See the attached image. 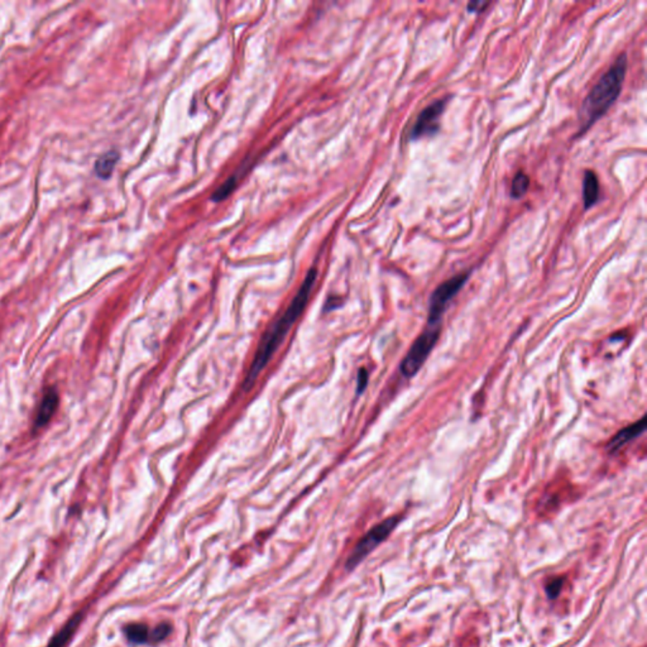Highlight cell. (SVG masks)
Segmentation results:
<instances>
[{"label": "cell", "mask_w": 647, "mask_h": 647, "mask_svg": "<svg viewBox=\"0 0 647 647\" xmlns=\"http://www.w3.org/2000/svg\"><path fill=\"white\" fill-rule=\"evenodd\" d=\"M171 631H172V627H171L170 623L164 622L158 625L156 629L151 631L150 642L158 643V642L164 641V639L170 635Z\"/></svg>", "instance_id": "obj_16"}, {"label": "cell", "mask_w": 647, "mask_h": 647, "mask_svg": "<svg viewBox=\"0 0 647 647\" xmlns=\"http://www.w3.org/2000/svg\"><path fill=\"white\" fill-rule=\"evenodd\" d=\"M566 583V578L563 577H556V578L550 579L545 585V592L549 599H556L559 597L560 593L563 591V587Z\"/></svg>", "instance_id": "obj_14"}, {"label": "cell", "mask_w": 647, "mask_h": 647, "mask_svg": "<svg viewBox=\"0 0 647 647\" xmlns=\"http://www.w3.org/2000/svg\"><path fill=\"white\" fill-rule=\"evenodd\" d=\"M645 430H646V416H643L641 420L634 422L627 428H623L621 431H618L606 446L607 452L615 454L621 447L627 445L632 440H635L636 438H639L640 435L645 433Z\"/></svg>", "instance_id": "obj_7"}, {"label": "cell", "mask_w": 647, "mask_h": 647, "mask_svg": "<svg viewBox=\"0 0 647 647\" xmlns=\"http://www.w3.org/2000/svg\"><path fill=\"white\" fill-rule=\"evenodd\" d=\"M120 155L117 151H109L100 157L96 159L95 162V174L96 176L100 177L103 180H107L112 176L115 166L119 161Z\"/></svg>", "instance_id": "obj_11"}, {"label": "cell", "mask_w": 647, "mask_h": 647, "mask_svg": "<svg viewBox=\"0 0 647 647\" xmlns=\"http://www.w3.org/2000/svg\"><path fill=\"white\" fill-rule=\"evenodd\" d=\"M403 516H392L371 528L353 549L352 554L346 560V569L353 570L354 568H357L359 563H362L376 547H379L392 534V531L398 526Z\"/></svg>", "instance_id": "obj_3"}, {"label": "cell", "mask_w": 647, "mask_h": 647, "mask_svg": "<svg viewBox=\"0 0 647 647\" xmlns=\"http://www.w3.org/2000/svg\"><path fill=\"white\" fill-rule=\"evenodd\" d=\"M58 405V396L53 390H50L44 395V400L41 401L39 409H38L37 417H36V425L38 428H42L47 422L50 421L51 417L55 414Z\"/></svg>", "instance_id": "obj_9"}, {"label": "cell", "mask_w": 647, "mask_h": 647, "mask_svg": "<svg viewBox=\"0 0 647 647\" xmlns=\"http://www.w3.org/2000/svg\"><path fill=\"white\" fill-rule=\"evenodd\" d=\"M368 372L365 368H362L360 371L358 372V386H357V393H362L363 391L365 390L367 384H368Z\"/></svg>", "instance_id": "obj_18"}, {"label": "cell", "mask_w": 647, "mask_h": 647, "mask_svg": "<svg viewBox=\"0 0 647 647\" xmlns=\"http://www.w3.org/2000/svg\"><path fill=\"white\" fill-rule=\"evenodd\" d=\"M599 181L598 177L593 171H585L584 177H583V202H584V209L593 208L598 200H599Z\"/></svg>", "instance_id": "obj_8"}, {"label": "cell", "mask_w": 647, "mask_h": 647, "mask_svg": "<svg viewBox=\"0 0 647 647\" xmlns=\"http://www.w3.org/2000/svg\"><path fill=\"white\" fill-rule=\"evenodd\" d=\"M469 276H471V272L459 273L433 289V294L430 296V301H429V327H440V321H441L443 314L445 313L447 305L452 302L455 296L458 295L459 291L463 289Z\"/></svg>", "instance_id": "obj_5"}, {"label": "cell", "mask_w": 647, "mask_h": 647, "mask_svg": "<svg viewBox=\"0 0 647 647\" xmlns=\"http://www.w3.org/2000/svg\"><path fill=\"white\" fill-rule=\"evenodd\" d=\"M82 621V612L76 613L75 616L70 618L69 622L63 626L61 631L55 635V637L51 640L47 647H65L69 643L72 636L75 635L76 629Z\"/></svg>", "instance_id": "obj_10"}, {"label": "cell", "mask_w": 647, "mask_h": 647, "mask_svg": "<svg viewBox=\"0 0 647 647\" xmlns=\"http://www.w3.org/2000/svg\"><path fill=\"white\" fill-rule=\"evenodd\" d=\"M124 632H126V639L132 643H138V645L145 643V642H150V639H151V631L148 629V626L142 625V623L128 625L124 629Z\"/></svg>", "instance_id": "obj_12"}, {"label": "cell", "mask_w": 647, "mask_h": 647, "mask_svg": "<svg viewBox=\"0 0 647 647\" xmlns=\"http://www.w3.org/2000/svg\"><path fill=\"white\" fill-rule=\"evenodd\" d=\"M318 272L316 270H308L305 281L302 282L301 287L299 289L295 299L291 302L285 314L275 322L273 327H270V330L266 334L263 340L258 346L257 353L254 355V359L251 362V368L247 374L244 381V388H251V384L256 382L259 373L263 371L266 365L270 362L272 355L275 354L278 346H281L286 335L289 332V329L295 324L296 320L301 316L303 308L306 306L308 301L310 294L314 287L315 281H316Z\"/></svg>", "instance_id": "obj_1"}, {"label": "cell", "mask_w": 647, "mask_h": 647, "mask_svg": "<svg viewBox=\"0 0 647 647\" xmlns=\"http://www.w3.org/2000/svg\"><path fill=\"white\" fill-rule=\"evenodd\" d=\"M627 70V55L622 53L587 95L580 109V134L587 132L616 103Z\"/></svg>", "instance_id": "obj_2"}, {"label": "cell", "mask_w": 647, "mask_h": 647, "mask_svg": "<svg viewBox=\"0 0 647 647\" xmlns=\"http://www.w3.org/2000/svg\"><path fill=\"white\" fill-rule=\"evenodd\" d=\"M440 327H429L428 325L426 329L417 336V339L414 341V344L411 346L409 352L405 355V358L400 365V371L403 373V377H414L415 374H417V372L421 370L422 365L433 352V346L438 343Z\"/></svg>", "instance_id": "obj_4"}, {"label": "cell", "mask_w": 647, "mask_h": 647, "mask_svg": "<svg viewBox=\"0 0 647 647\" xmlns=\"http://www.w3.org/2000/svg\"><path fill=\"white\" fill-rule=\"evenodd\" d=\"M490 6V1H481V0H476V1H471L468 3V12L469 13H482Z\"/></svg>", "instance_id": "obj_17"}, {"label": "cell", "mask_w": 647, "mask_h": 647, "mask_svg": "<svg viewBox=\"0 0 647 647\" xmlns=\"http://www.w3.org/2000/svg\"><path fill=\"white\" fill-rule=\"evenodd\" d=\"M235 186H237V178H235V176L229 178V180H226V183H223L219 189L215 191L214 195H213V200L216 202L224 200V199H226L228 196L232 194V191L235 189Z\"/></svg>", "instance_id": "obj_15"}, {"label": "cell", "mask_w": 647, "mask_h": 647, "mask_svg": "<svg viewBox=\"0 0 647 647\" xmlns=\"http://www.w3.org/2000/svg\"><path fill=\"white\" fill-rule=\"evenodd\" d=\"M446 104H447L446 99H440V100L433 101V104L425 107L417 117L415 124L410 132V139L417 140V139L433 136L439 132L440 118L445 110Z\"/></svg>", "instance_id": "obj_6"}, {"label": "cell", "mask_w": 647, "mask_h": 647, "mask_svg": "<svg viewBox=\"0 0 647 647\" xmlns=\"http://www.w3.org/2000/svg\"><path fill=\"white\" fill-rule=\"evenodd\" d=\"M528 188H530V177L523 172H518L512 181L511 196L514 199H522L528 194Z\"/></svg>", "instance_id": "obj_13"}]
</instances>
